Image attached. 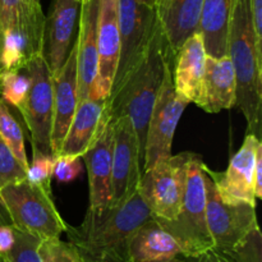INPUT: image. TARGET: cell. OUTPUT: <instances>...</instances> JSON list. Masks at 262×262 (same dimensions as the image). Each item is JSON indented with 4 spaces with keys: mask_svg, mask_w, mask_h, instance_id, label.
<instances>
[{
    "mask_svg": "<svg viewBox=\"0 0 262 262\" xmlns=\"http://www.w3.org/2000/svg\"><path fill=\"white\" fill-rule=\"evenodd\" d=\"M79 12L81 0L53 2L43 33V56L51 76L61 68L71 51L79 22Z\"/></svg>",
    "mask_w": 262,
    "mask_h": 262,
    "instance_id": "obj_15",
    "label": "cell"
},
{
    "mask_svg": "<svg viewBox=\"0 0 262 262\" xmlns=\"http://www.w3.org/2000/svg\"><path fill=\"white\" fill-rule=\"evenodd\" d=\"M97 10L99 0L81 3L78 31H77V94L78 101L87 99L96 79L99 51H97Z\"/></svg>",
    "mask_w": 262,
    "mask_h": 262,
    "instance_id": "obj_17",
    "label": "cell"
},
{
    "mask_svg": "<svg viewBox=\"0 0 262 262\" xmlns=\"http://www.w3.org/2000/svg\"><path fill=\"white\" fill-rule=\"evenodd\" d=\"M234 0H204L200 19V32L207 55H227L228 27Z\"/></svg>",
    "mask_w": 262,
    "mask_h": 262,
    "instance_id": "obj_23",
    "label": "cell"
},
{
    "mask_svg": "<svg viewBox=\"0 0 262 262\" xmlns=\"http://www.w3.org/2000/svg\"><path fill=\"white\" fill-rule=\"evenodd\" d=\"M204 0H159L156 14L171 53H177L183 41L200 31Z\"/></svg>",
    "mask_w": 262,
    "mask_h": 262,
    "instance_id": "obj_21",
    "label": "cell"
},
{
    "mask_svg": "<svg viewBox=\"0 0 262 262\" xmlns=\"http://www.w3.org/2000/svg\"><path fill=\"white\" fill-rule=\"evenodd\" d=\"M227 55L237 79V104L247 120L248 133L261 140L262 49L253 30L250 0H234L228 27Z\"/></svg>",
    "mask_w": 262,
    "mask_h": 262,
    "instance_id": "obj_3",
    "label": "cell"
},
{
    "mask_svg": "<svg viewBox=\"0 0 262 262\" xmlns=\"http://www.w3.org/2000/svg\"><path fill=\"white\" fill-rule=\"evenodd\" d=\"M105 110H106V100L90 99V97L79 100L58 155L82 158L99 132L100 125L105 117Z\"/></svg>",
    "mask_w": 262,
    "mask_h": 262,
    "instance_id": "obj_22",
    "label": "cell"
},
{
    "mask_svg": "<svg viewBox=\"0 0 262 262\" xmlns=\"http://www.w3.org/2000/svg\"><path fill=\"white\" fill-rule=\"evenodd\" d=\"M205 163L197 154L188 159L186 171V188L178 215L171 222H156L173 235L187 256L214 248L206 223V191H205Z\"/></svg>",
    "mask_w": 262,
    "mask_h": 262,
    "instance_id": "obj_4",
    "label": "cell"
},
{
    "mask_svg": "<svg viewBox=\"0 0 262 262\" xmlns=\"http://www.w3.org/2000/svg\"><path fill=\"white\" fill-rule=\"evenodd\" d=\"M30 90V78L22 71H5L0 76V99L22 112Z\"/></svg>",
    "mask_w": 262,
    "mask_h": 262,
    "instance_id": "obj_25",
    "label": "cell"
},
{
    "mask_svg": "<svg viewBox=\"0 0 262 262\" xmlns=\"http://www.w3.org/2000/svg\"><path fill=\"white\" fill-rule=\"evenodd\" d=\"M207 53L200 31L189 35L173 55V83L177 94L191 104L200 96Z\"/></svg>",
    "mask_w": 262,
    "mask_h": 262,
    "instance_id": "obj_19",
    "label": "cell"
},
{
    "mask_svg": "<svg viewBox=\"0 0 262 262\" xmlns=\"http://www.w3.org/2000/svg\"><path fill=\"white\" fill-rule=\"evenodd\" d=\"M152 217L140 192L100 211L89 209L78 227H67L69 242L84 262H129L128 247L136 230Z\"/></svg>",
    "mask_w": 262,
    "mask_h": 262,
    "instance_id": "obj_1",
    "label": "cell"
},
{
    "mask_svg": "<svg viewBox=\"0 0 262 262\" xmlns=\"http://www.w3.org/2000/svg\"><path fill=\"white\" fill-rule=\"evenodd\" d=\"M209 114L232 109L237 104V79L229 56L207 55L201 92L194 102Z\"/></svg>",
    "mask_w": 262,
    "mask_h": 262,
    "instance_id": "obj_18",
    "label": "cell"
},
{
    "mask_svg": "<svg viewBox=\"0 0 262 262\" xmlns=\"http://www.w3.org/2000/svg\"><path fill=\"white\" fill-rule=\"evenodd\" d=\"M118 18L119 58L112 92L115 91L128 74L140 64L160 25L156 10L141 0H118Z\"/></svg>",
    "mask_w": 262,
    "mask_h": 262,
    "instance_id": "obj_7",
    "label": "cell"
},
{
    "mask_svg": "<svg viewBox=\"0 0 262 262\" xmlns=\"http://www.w3.org/2000/svg\"><path fill=\"white\" fill-rule=\"evenodd\" d=\"M141 2L145 3L146 5H148V7H151V8H154V9H155L156 4H158L159 0H141Z\"/></svg>",
    "mask_w": 262,
    "mask_h": 262,
    "instance_id": "obj_36",
    "label": "cell"
},
{
    "mask_svg": "<svg viewBox=\"0 0 262 262\" xmlns=\"http://www.w3.org/2000/svg\"><path fill=\"white\" fill-rule=\"evenodd\" d=\"M113 145H114V125L113 120L105 113L94 142L82 155L89 174V209L94 211L104 210L110 204Z\"/></svg>",
    "mask_w": 262,
    "mask_h": 262,
    "instance_id": "obj_14",
    "label": "cell"
},
{
    "mask_svg": "<svg viewBox=\"0 0 262 262\" xmlns=\"http://www.w3.org/2000/svg\"><path fill=\"white\" fill-rule=\"evenodd\" d=\"M82 171V161L78 156L58 155L55 156L53 177L59 183L73 182Z\"/></svg>",
    "mask_w": 262,
    "mask_h": 262,
    "instance_id": "obj_30",
    "label": "cell"
},
{
    "mask_svg": "<svg viewBox=\"0 0 262 262\" xmlns=\"http://www.w3.org/2000/svg\"><path fill=\"white\" fill-rule=\"evenodd\" d=\"M55 156L53 154H45L37 148H32V161L28 164L27 179L30 183L51 192V178Z\"/></svg>",
    "mask_w": 262,
    "mask_h": 262,
    "instance_id": "obj_28",
    "label": "cell"
},
{
    "mask_svg": "<svg viewBox=\"0 0 262 262\" xmlns=\"http://www.w3.org/2000/svg\"><path fill=\"white\" fill-rule=\"evenodd\" d=\"M189 156L191 152L170 155L143 170L138 192L158 222H171L178 215Z\"/></svg>",
    "mask_w": 262,
    "mask_h": 262,
    "instance_id": "obj_6",
    "label": "cell"
},
{
    "mask_svg": "<svg viewBox=\"0 0 262 262\" xmlns=\"http://www.w3.org/2000/svg\"><path fill=\"white\" fill-rule=\"evenodd\" d=\"M0 199L15 229L40 239L60 238L66 233L68 224L59 214L51 192L30 183L27 179L2 187Z\"/></svg>",
    "mask_w": 262,
    "mask_h": 262,
    "instance_id": "obj_5",
    "label": "cell"
},
{
    "mask_svg": "<svg viewBox=\"0 0 262 262\" xmlns=\"http://www.w3.org/2000/svg\"><path fill=\"white\" fill-rule=\"evenodd\" d=\"M37 252L41 262H84L77 248L60 238L41 239Z\"/></svg>",
    "mask_w": 262,
    "mask_h": 262,
    "instance_id": "obj_27",
    "label": "cell"
},
{
    "mask_svg": "<svg viewBox=\"0 0 262 262\" xmlns=\"http://www.w3.org/2000/svg\"><path fill=\"white\" fill-rule=\"evenodd\" d=\"M255 193H256V199L257 200H260L262 197V142L258 145L257 151H256Z\"/></svg>",
    "mask_w": 262,
    "mask_h": 262,
    "instance_id": "obj_34",
    "label": "cell"
},
{
    "mask_svg": "<svg viewBox=\"0 0 262 262\" xmlns=\"http://www.w3.org/2000/svg\"><path fill=\"white\" fill-rule=\"evenodd\" d=\"M171 60L173 53L159 25L142 60L106 100L105 113L110 119L127 117L132 123L142 161L148 120L160 92L166 67Z\"/></svg>",
    "mask_w": 262,
    "mask_h": 262,
    "instance_id": "obj_2",
    "label": "cell"
},
{
    "mask_svg": "<svg viewBox=\"0 0 262 262\" xmlns=\"http://www.w3.org/2000/svg\"><path fill=\"white\" fill-rule=\"evenodd\" d=\"M15 241V229L12 225H0V253H5L13 247Z\"/></svg>",
    "mask_w": 262,
    "mask_h": 262,
    "instance_id": "obj_33",
    "label": "cell"
},
{
    "mask_svg": "<svg viewBox=\"0 0 262 262\" xmlns=\"http://www.w3.org/2000/svg\"><path fill=\"white\" fill-rule=\"evenodd\" d=\"M2 73H3V69H2V66H0V76H2Z\"/></svg>",
    "mask_w": 262,
    "mask_h": 262,
    "instance_id": "obj_37",
    "label": "cell"
},
{
    "mask_svg": "<svg viewBox=\"0 0 262 262\" xmlns=\"http://www.w3.org/2000/svg\"><path fill=\"white\" fill-rule=\"evenodd\" d=\"M188 104L189 102L177 94L174 89L171 60L166 67L163 84L148 120L142 170L171 155L177 125Z\"/></svg>",
    "mask_w": 262,
    "mask_h": 262,
    "instance_id": "obj_8",
    "label": "cell"
},
{
    "mask_svg": "<svg viewBox=\"0 0 262 262\" xmlns=\"http://www.w3.org/2000/svg\"><path fill=\"white\" fill-rule=\"evenodd\" d=\"M27 171L22 168L7 143L0 137V188L5 184L26 179Z\"/></svg>",
    "mask_w": 262,
    "mask_h": 262,
    "instance_id": "obj_29",
    "label": "cell"
},
{
    "mask_svg": "<svg viewBox=\"0 0 262 262\" xmlns=\"http://www.w3.org/2000/svg\"><path fill=\"white\" fill-rule=\"evenodd\" d=\"M35 2H37V3H41V0H35Z\"/></svg>",
    "mask_w": 262,
    "mask_h": 262,
    "instance_id": "obj_38",
    "label": "cell"
},
{
    "mask_svg": "<svg viewBox=\"0 0 262 262\" xmlns=\"http://www.w3.org/2000/svg\"><path fill=\"white\" fill-rule=\"evenodd\" d=\"M261 140L247 133L243 145L230 159L225 171H214L205 164V171L214 182L217 194L225 204H248L256 206L255 163L256 151Z\"/></svg>",
    "mask_w": 262,
    "mask_h": 262,
    "instance_id": "obj_12",
    "label": "cell"
},
{
    "mask_svg": "<svg viewBox=\"0 0 262 262\" xmlns=\"http://www.w3.org/2000/svg\"><path fill=\"white\" fill-rule=\"evenodd\" d=\"M0 137L7 143L18 163L27 171L30 163L26 155L25 135H23L19 123L15 120L9 107L7 106V102L3 101L2 99H0Z\"/></svg>",
    "mask_w": 262,
    "mask_h": 262,
    "instance_id": "obj_24",
    "label": "cell"
},
{
    "mask_svg": "<svg viewBox=\"0 0 262 262\" xmlns=\"http://www.w3.org/2000/svg\"><path fill=\"white\" fill-rule=\"evenodd\" d=\"M40 241L35 235L15 229L14 245L8 252L0 253V262H41L37 252Z\"/></svg>",
    "mask_w": 262,
    "mask_h": 262,
    "instance_id": "obj_26",
    "label": "cell"
},
{
    "mask_svg": "<svg viewBox=\"0 0 262 262\" xmlns=\"http://www.w3.org/2000/svg\"><path fill=\"white\" fill-rule=\"evenodd\" d=\"M129 262H183L187 255L173 235L154 216L141 225L130 238Z\"/></svg>",
    "mask_w": 262,
    "mask_h": 262,
    "instance_id": "obj_20",
    "label": "cell"
},
{
    "mask_svg": "<svg viewBox=\"0 0 262 262\" xmlns=\"http://www.w3.org/2000/svg\"><path fill=\"white\" fill-rule=\"evenodd\" d=\"M112 120L114 125V145L109 206H115L138 191L143 161L130 120L127 117Z\"/></svg>",
    "mask_w": 262,
    "mask_h": 262,
    "instance_id": "obj_11",
    "label": "cell"
},
{
    "mask_svg": "<svg viewBox=\"0 0 262 262\" xmlns=\"http://www.w3.org/2000/svg\"><path fill=\"white\" fill-rule=\"evenodd\" d=\"M119 18L118 0H99L97 10V63L96 79L90 99L107 100L112 92L119 58Z\"/></svg>",
    "mask_w": 262,
    "mask_h": 262,
    "instance_id": "obj_13",
    "label": "cell"
},
{
    "mask_svg": "<svg viewBox=\"0 0 262 262\" xmlns=\"http://www.w3.org/2000/svg\"><path fill=\"white\" fill-rule=\"evenodd\" d=\"M30 78V90L22 113L31 136L32 148L51 154L53 125V76L42 53L33 55L23 69Z\"/></svg>",
    "mask_w": 262,
    "mask_h": 262,
    "instance_id": "obj_10",
    "label": "cell"
},
{
    "mask_svg": "<svg viewBox=\"0 0 262 262\" xmlns=\"http://www.w3.org/2000/svg\"><path fill=\"white\" fill-rule=\"evenodd\" d=\"M77 104V43L74 38L67 60L53 76V125L50 147L54 156L58 155L60 150L61 143L73 119Z\"/></svg>",
    "mask_w": 262,
    "mask_h": 262,
    "instance_id": "obj_16",
    "label": "cell"
},
{
    "mask_svg": "<svg viewBox=\"0 0 262 262\" xmlns=\"http://www.w3.org/2000/svg\"><path fill=\"white\" fill-rule=\"evenodd\" d=\"M205 191L207 229L214 248L223 252L233 251L258 228L256 206L248 204H225L217 194L214 182L206 171Z\"/></svg>",
    "mask_w": 262,
    "mask_h": 262,
    "instance_id": "obj_9",
    "label": "cell"
},
{
    "mask_svg": "<svg viewBox=\"0 0 262 262\" xmlns=\"http://www.w3.org/2000/svg\"><path fill=\"white\" fill-rule=\"evenodd\" d=\"M0 225H12V220L2 199H0Z\"/></svg>",
    "mask_w": 262,
    "mask_h": 262,
    "instance_id": "obj_35",
    "label": "cell"
},
{
    "mask_svg": "<svg viewBox=\"0 0 262 262\" xmlns=\"http://www.w3.org/2000/svg\"><path fill=\"white\" fill-rule=\"evenodd\" d=\"M183 262H241L233 251L223 252V251L211 248L209 251L199 253V255L187 256Z\"/></svg>",
    "mask_w": 262,
    "mask_h": 262,
    "instance_id": "obj_31",
    "label": "cell"
},
{
    "mask_svg": "<svg viewBox=\"0 0 262 262\" xmlns=\"http://www.w3.org/2000/svg\"><path fill=\"white\" fill-rule=\"evenodd\" d=\"M250 9L256 40L262 49V0H250Z\"/></svg>",
    "mask_w": 262,
    "mask_h": 262,
    "instance_id": "obj_32",
    "label": "cell"
}]
</instances>
